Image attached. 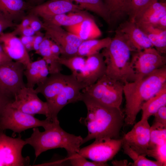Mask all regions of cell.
I'll use <instances>...</instances> for the list:
<instances>
[{
	"mask_svg": "<svg viewBox=\"0 0 166 166\" xmlns=\"http://www.w3.org/2000/svg\"><path fill=\"white\" fill-rule=\"evenodd\" d=\"M135 52L132 55L131 63L136 78L166 66V57L153 47Z\"/></svg>",
	"mask_w": 166,
	"mask_h": 166,
	"instance_id": "obj_10",
	"label": "cell"
},
{
	"mask_svg": "<svg viewBox=\"0 0 166 166\" xmlns=\"http://www.w3.org/2000/svg\"><path fill=\"white\" fill-rule=\"evenodd\" d=\"M6 94L0 88V116L7 105L14 99Z\"/></svg>",
	"mask_w": 166,
	"mask_h": 166,
	"instance_id": "obj_39",
	"label": "cell"
},
{
	"mask_svg": "<svg viewBox=\"0 0 166 166\" xmlns=\"http://www.w3.org/2000/svg\"><path fill=\"white\" fill-rule=\"evenodd\" d=\"M165 85L166 66L124 84V123L127 125L134 124L144 103L155 96Z\"/></svg>",
	"mask_w": 166,
	"mask_h": 166,
	"instance_id": "obj_2",
	"label": "cell"
},
{
	"mask_svg": "<svg viewBox=\"0 0 166 166\" xmlns=\"http://www.w3.org/2000/svg\"><path fill=\"white\" fill-rule=\"evenodd\" d=\"M36 32L29 26L23 29L19 34L21 36H34Z\"/></svg>",
	"mask_w": 166,
	"mask_h": 166,
	"instance_id": "obj_44",
	"label": "cell"
},
{
	"mask_svg": "<svg viewBox=\"0 0 166 166\" xmlns=\"http://www.w3.org/2000/svg\"><path fill=\"white\" fill-rule=\"evenodd\" d=\"M59 61L62 65L69 69L72 74L76 77L83 68L85 63L86 58L78 55L67 58L60 57Z\"/></svg>",
	"mask_w": 166,
	"mask_h": 166,
	"instance_id": "obj_32",
	"label": "cell"
},
{
	"mask_svg": "<svg viewBox=\"0 0 166 166\" xmlns=\"http://www.w3.org/2000/svg\"><path fill=\"white\" fill-rule=\"evenodd\" d=\"M147 155L151 157L156 160L160 162L163 166L166 165V143L156 145L153 148L148 149Z\"/></svg>",
	"mask_w": 166,
	"mask_h": 166,
	"instance_id": "obj_34",
	"label": "cell"
},
{
	"mask_svg": "<svg viewBox=\"0 0 166 166\" xmlns=\"http://www.w3.org/2000/svg\"><path fill=\"white\" fill-rule=\"evenodd\" d=\"M152 26L162 30H166V14L160 18Z\"/></svg>",
	"mask_w": 166,
	"mask_h": 166,
	"instance_id": "obj_42",
	"label": "cell"
},
{
	"mask_svg": "<svg viewBox=\"0 0 166 166\" xmlns=\"http://www.w3.org/2000/svg\"><path fill=\"white\" fill-rule=\"evenodd\" d=\"M166 143V127L153 123L150 126V139L148 149Z\"/></svg>",
	"mask_w": 166,
	"mask_h": 166,
	"instance_id": "obj_33",
	"label": "cell"
},
{
	"mask_svg": "<svg viewBox=\"0 0 166 166\" xmlns=\"http://www.w3.org/2000/svg\"><path fill=\"white\" fill-rule=\"evenodd\" d=\"M52 41L45 36L36 53L39 54L45 61L50 74L60 73L62 70V65L52 54L50 46Z\"/></svg>",
	"mask_w": 166,
	"mask_h": 166,
	"instance_id": "obj_25",
	"label": "cell"
},
{
	"mask_svg": "<svg viewBox=\"0 0 166 166\" xmlns=\"http://www.w3.org/2000/svg\"><path fill=\"white\" fill-rule=\"evenodd\" d=\"M111 40L112 38L107 37L83 41L78 48L77 55L86 57L99 53L109 45Z\"/></svg>",
	"mask_w": 166,
	"mask_h": 166,
	"instance_id": "obj_27",
	"label": "cell"
},
{
	"mask_svg": "<svg viewBox=\"0 0 166 166\" xmlns=\"http://www.w3.org/2000/svg\"><path fill=\"white\" fill-rule=\"evenodd\" d=\"M26 144L21 136L13 138L0 132V166H22L29 164V156L24 157L22 149Z\"/></svg>",
	"mask_w": 166,
	"mask_h": 166,
	"instance_id": "obj_8",
	"label": "cell"
},
{
	"mask_svg": "<svg viewBox=\"0 0 166 166\" xmlns=\"http://www.w3.org/2000/svg\"><path fill=\"white\" fill-rule=\"evenodd\" d=\"M124 84L104 74L82 90L83 94L105 105L120 109Z\"/></svg>",
	"mask_w": 166,
	"mask_h": 166,
	"instance_id": "obj_5",
	"label": "cell"
},
{
	"mask_svg": "<svg viewBox=\"0 0 166 166\" xmlns=\"http://www.w3.org/2000/svg\"><path fill=\"white\" fill-rule=\"evenodd\" d=\"M166 14L165 2L155 1L142 10L133 22L139 27L153 25L160 18Z\"/></svg>",
	"mask_w": 166,
	"mask_h": 166,
	"instance_id": "obj_20",
	"label": "cell"
},
{
	"mask_svg": "<svg viewBox=\"0 0 166 166\" xmlns=\"http://www.w3.org/2000/svg\"><path fill=\"white\" fill-rule=\"evenodd\" d=\"M65 28L66 30L82 41L97 39L102 34L101 30L92 17L87 18L77 24Z\"/></svg>",
	"mask_w": 166,
	"mask_h": 166,
	"instance_id": "obj_22",
	"label": "cell"
},
{
	"mask_svg": "<svg viewBox=\"0 0 166 166\" xmlns=\"http://www.w3.org/2000/svg\"><path fill=\"white\" fill-rule=\"evenodd\" d=\"M166 105V85L155 96L146 101L143 104L141 119L148 120L161 107Z\"/></svg>",
	"mask_w": 166,
	"mask_h": 166,
	"instance_id": "obj_26",
	"label": "cell"
},
{
	"mask_svg": "<svg viewBox=\"0 0 166 166\" xmlns=\"http://www.w3.org/2000/svg\"><path fill=\"white\" fill-rule=\"evenodd\" d=\"M67 159L71 164L73 166H105L109 165L106 163L90 161L86 158L79 155L77 153L68 157Z\"/></svg>",
	"mask_w": 166,
	"mask_h": 166,
	"instance_id": "obj_35",
	"label": "cell"
},
{
	"mask_svg": "<svg viewBox=\"0 0 166 166\" xmlns=\"http://www.w3.org/2000/svg\"><path fill=\"white\" fill-rule=\"evenodd\" d=\"M73 76L72 74L66 75L61 72L50 74L43 83L38 85L35 90L38 93L43 95L49 105Z\"/></svg>",
	"mask_w": 166,
	"mask_h": 166,
	"instance_id": "obj_18",
	"label": "cell"
},
{
	"mask_svg": "<svg viewBox=\"0 0 166 166\" xmlns=\"http://www.w3.org/2000/svg\"><path fill=\"white\" fill-rule=\"evenodd\" d=\"M12 60L5 53L0 44V65Z\"/></svg>",
	"mask_w": 166,
	"mask_h": 166,
	"instance_id": "obj_43",
	"label": "cell"
},
{
	"mask_svg": "<svg viewBox=\"0 0 166 166\" xmlns=\"http://www.w3.org/2000/svg\"><path fill=\"white\" fill-rule=\"evenodd\" d=\"M30 20V14L25 15L22 19L21 23L16 25L15 28L12 32L16 35L19 34L21 31L23 29L29 26Z\"/></svg>",
	"mask_w": 166,
	"mask_h": 166,
	"instance_id": "obj_38",
	"label": "cell"
},
{
	"mask_svg": "<svg viewBox=\"0 0 166 166\" xmlns=\"http://www.w3.org/2000/svg\"><path fill=\"white\" fill-rule=\"evenodd\" d=\"M106 65L101 53L86 58L85 66L76 76L83 89L94 84L105 74Z\"/></svg>",
	"mask_w": 166,
	"mask_h": 166,
	"instance_id": "obj_14",
	"label": "cell"
},
{
	"mask_svg": "<svg viewBox=\"0 0 166 166\" xmlns=\"http://www.w3.org/2000/svg\"><path fill=\"white\" fill-rule=\"evenodd\" d=\"M49 74L48 66L45 61L42 58L31 62L24 71V75L27 79L26 86L34 88L43 83Z\"/></svg>",
	"mask_w": 166,
	"mask_h": 166,
	"instance_id": "obj_21",
	"label": "cell"
},
{
	"mask_svg": "<svg viewBox=\"0 0 166 166\" xmlns=\"http://www.w3.org/2000/svg\"><path fill=\"white\" fill-rule=\"evenodd\" d=\"M112 163L114 166H128V161L126 160H115L113 161Z\"/></svg>",
	"mask_w": 166,
	"mask_h": 166,
	"instance_id": "obj_46",
	"label": "cell"
},
{
	"mask_svg": "<svg viewBox=\"0 0 166 166\" xmlns=\"http://www.w3.org/2000/svg\"><path fill=\"white\" fill-rule=\"evenodd\" d=\"M150 126L148 120L141 119L122 139L133 149L146 156L150 139Z\"/></svg>",
	"mask_w": 166,
	"mask_h": 166,
	"instance_id": "obj_15",
	"label": "cell"
},
{
	"mask_svg": "<svg viewBox=\"0 0 166 166\" xmlns=\"http://www.w3.org/2000/svg\"><path fill=\"white\" fill-rule=\"evenodd\" d=\"M25 68L22 63L12 60L0 65V88L9 96L14 98L26 86L23 78Z\"/></svg>",
	"mask_w": 166,
	"mask_h": 166,
	"instance_id": "obj_11",
	"label": "cell"
},
{
	"mask_svg": "<svg viewBox=\"0 0 166 166\" xmlns=\"http://www.w3.org/2000/svg\"><path fill=\"white\" fill-rule=\"evenodd\" d=\"M122 147L124 153L133 161V163L131 164L132 166H163L160 162L157 160H151L146 158V156L139 154L132 148L123 140Z\"/></svg>",
	"mask_w": 166,
	"mask_h": 166,
	"instance_id": "obj_29",
	"label": "cell"
},
{
	"mask_svg": "<svg viewBox=\"0 0 166 166\" xmlns=\"http://www.w3.org/2000/svg\"><path fill=\"white\" fill-rule=\"evenodd\" d=\"M17 25L12 20L0 14V34L5 29L15 26Z\"/></svg>",
	"mask_w": 166,
	"mask_h": 166,
	"instance_id": "obj_40",
	"label": "cell"
},
{
	"mask_svg": "<svg viewBox=\"0 0 166 166\" xmlns=\"http://www.w3.org/2000/svg\"><path fill=\"white\" fill-rule=\"evenodd\" d=\"M122 144V139L95 140L91 144L81 148L77 154L92 161L106 163L118 153Z\"/></svg>",
	"mask_w": 166,
	"mask_h": 166,
	"instance_id": "obj_9",
	"label": "cell"
},
{
	"mask_svg": "<svg viewBox=\"0 0 166 166\" xmlns=\"http://www.w3.org/2000/svg\"><path fill=\"white\" fill-rule=\"evenodd\" d=\"M55 15L43 20L44 23L57 26H69L92 17L83 10Z\"/></svg>",
	"mask_w": 166,
	"mask_h": 166,
	"instance_id": "obj_24",
	"label": "cell"
},
{
	"mask_svg": "<svg viewBox=\"0 0 166 166\" xmlns=\"http://www.w3.org/2000/svg\"><path fill=\"white\" fill-rule=\"evenodd\" d=\"M46 0H28L27 2L31 6H33L41 4Z\"/></svg>",
	"mask_w": 166,
	"mask_h": 166,
	"instance_id": "obj_47",
	"label": "cell"
},
{
	"mask_svg": "<svg viewBox=\"0 0 166 166\" xmlns=\"http://www.w3.org/2000/svg\"><path fill=\"white\" fill-rule=\"evenodd\" d=\"M75 2L83 10L92 12L102 18L108 24H110L109 15L103 0H69Z\"/></svg>",
	"mask_w": 166,
	"mask_h": 166,
	"instance_id": "obj_28",
	"label": "cell"
},
{
	"mask_svg": "<svg viewBox=\"0 0 166 166\" xmlns=\"http://www.w3.org/2000/svg\"><path fill=\"white\" fill-rule=\"evenodd\" d=\"M109 15L110 24L115 23L125 15L124 11V0H103Z\"/></svg>",
	"mask_w": 166,
	"mask_h": 166,
	"instance_id": "obj_31",
	"label": "cell"
},
{
	"mask_svg": "<svg viewBox=\"0 0 166 166\" xmlns=\"http://www.w3.org/2000/svg\"><path fill=\"white\" fill-rule=\"evenodd\" d=\"M29 13L30 15L29 26L36 33L40 31L42 29L43 22L41 21L38 16L33 14Z\"/></svg>",
	"mask_w": 166,
	"mask_h": 166,
	"instance_id": "obj_37",
	"label": "cell"
},
{
	"mask_svg": "<svg viewBox=\"0 0 166 166\" xmlns=\"http://www.w3.org/2000/svg\"><path fill=\"white\" fill-rule=\"evenodd\" d=\"M0 44L6 55L12 60L22 64L26 68L31 62L28 52L20 38L12 32L0 34Z\"/></svg>",
	"mask_w": 166,
	"mask_h": 166,
	"instance_id": "obj_17",
	"label": "cell"
},
{
	"mask_svg": "<svg viewBox=\"0 0 166 166\" xmlns=\"http://www.w3.org/2000/svg\"><path fill=\"white\" fill-rule=\"evenodd\" d=\"M34 88L25 86L14 95L9 104L11 107L25 113L34 116L43 114L49 117L50 110L47 103L41 100Z\"/></svg>",
	"mask_w": 166,
	"mask_h": 166,
	"instance_id": "obj_7",
	"label": "cell"
},
{
	"mask_svg": "<svg viewBox=\"0 0 166 166\" xmlns=\"http://www.w3.org/2000/svg\"><path fill=\"white\" fill-rule=\"evenodd\" d=\"M45 35L40 31L36 33L33 42V50L35 51L36 53L38 52L40 44L44 39Z\"/></svg>",
	"mask_w": 166,
	"mask_h": 166,
	"instance_id": "obj_41",
	"label": "cell"
},
{
	"mask_svg": "<svg viewBox=\"0 0 166 166\" xmlns=\"http://www.w3.org/2000/svg\"><path fill=\"white\" fill-rule=\"evenodd\" d=\"M158 0H124V11L129 20L133 22L137 14L153 2Z\"/></svg>",
	"mask_w": 166,
	"mask_h": 166,
	"instance_id": "obj_30",
	"label": "cell"
},
{
	"mask_svg": "<svg viewBox=\"0 0 166 166\" xmlns=\"http://www.w3.org/2000/svg\"><path fill=\"white\" fill-rule=\"evenodd\" d=\"M153 116V123L166 127V105L161 107Z\"/></svg>",
	"mask_w": 166,
	"mask_h": 166,
	"instance_id": "obj_36",
	"label": "cell"
},
{
	"mask_svg": "<svg viewBox=\"0 0 166 166\" xmlns=\"http://www.w3.org/2000/svg\"><path fill=\"white\" fill-rule=\"evenodd\" d=\"M42 29L45 31V36L59 47L60 57L67 58L77 55L78 48L83 41L81 39L61 26L43 22Z\"/></svg>",
	"mask_w": 166,
	"mask_h": 166,
	"instance_id": "obj_12",
	"label": "cell"
},
{
	"mask_svg": "<svg viewBox=\"0 0 166 166\" xmlns=\"http://www.w3.org/2000/svg\"><path fill=\"white\" fill-rule=\"evenodd\" d=\"M81 101L86 106L87 113L86 117L81 118L79 121L86 127L88 131L82 144L93 139H119L125 118L121 109L103 105L83 94Z\"/></svg>",
	"mask_w": 166,
	"mask_h": 166,
	"instance_id": "obj_1",
	"label": "cell"
},
{
	"mask_svg": "<svg viewBox=\"0 0 166 166\" xmlns=\"http://www.w3.org/2000/svg\"><path fill=\"white\" fill-rule=\"evenodd\" d=\"M34 35L32 36H21L20 38L24 46L33 43Z\"/></svg>",
	"mask_w": 166,
	"mask_h": 166,
	"instance_id": "obj_45",
	"label": "cell"
},
{
	"mask_svg": "<svg viewBox=\"0 0 166 166\" xmlns=\"http://www.w3.org/2000/svg\"><path fill=\"white\" fill-rule=\"evenodd\" d=\"M133 51L125 36L117 30L110 44L101 52L106 65L105 74L124 84L135 81L136 77L131 63Z\"/></svg>",
	"mask_w": 166,
	"mask_h": 166,
	"instance_id": "obj_3",
	"label": "cell"
},
{
	"mask_svg": "<svg viewBox=\"0 0 166 166\" xmlns=\"http://www.w3.org/2000/svg\"><path fill=\"white\" fill-rule=\"evenodd\" d=\"M83 10L79 5L69 0H49L31 6L29 11V13L44 20L55 15Z\"/></svg>",
	"mask_w": 166,
	"mask_h": 166,
	"instance_id": "obj_16",
	"label": "cell"
},
{
	"mask_svg": "<svg viewBox=\"0 0 166 166\" xmlns=\"http://www.w3.org/2000/svg\"><path fill=\"white\" fill-rule=\"evenodd\" d=\"M33 130L31 136L25 140L26 144L33 147L36 157L48 150L59 148L65 149L69 157L78 153L82 144L83 138L65 132L60 126L59 121H53L44 132L38 127Z\"/></svg>",
	"mask_w": 166,
	"mask_h": 166,
	"instance_id": "obj_4",
	"label": "cell"
},
{
	"mask_svg": "<svg viewBox=\"0 0 166 166\" xmlns=\"http://www.w3.org/2000/svg\"><path fill=\"white\" fill-rule=\"evenodd\" d=\"M31 6L25 0H0V14L13 21L22 20Z\"/></svg>",
	"mask_w": 166,
	"mask_h": 166,
	"instance_id": "obj_23",
	"label": "cell"
},
{
	"mask_svg": "<svg viewBox=\"0 0 166 166\" xmlns=\"http://www.w3.org/2000/svg\"><path fill=\"white\" fill-rule=\"evenodd\" d=\"M117 30L125 36L135 52L153 47L147 35L134 22L126 21Z\"/></svg>",
	"mask_w": 166,
	"mask_h": 166,
	"instance_id": "obj_19",
	"label": "cell"
},
{
	"mask_svg": "<svg viewBox=\"0 0 166 166\" xmlns=\"http://www.w3.org/2000/svg\"><path fill=\"white\" fill-rule=\"evenodd\" d=\"M53 121L47 118L40 120L33 115L11 107L9 104L0 116V130L9 129L14 133H20L27 129L40 126L45 129Z\"/></svg>",
	"mask_w": 166,
	"mask_h": 166,
	"instance_id": "obj_6",
	"label": "cell"
},
{
	"mask_svg": "<svg viewBox=\"0 0 166 166\" xmlns=\"http://www.w3.org/2000/svg\"><path fill=\"white\" fill-rule=\"evenodd\" d=\"M83 89L75 75L49 105L50 114L47 118L53 121H58L57 116L60 111L67 104L81 101Z\"/></svg>",
	"mask_w": 166,
	"mask_h": 166,
	"instance_id": "obj_13",
	"label": "cell"
}]
</instances>
